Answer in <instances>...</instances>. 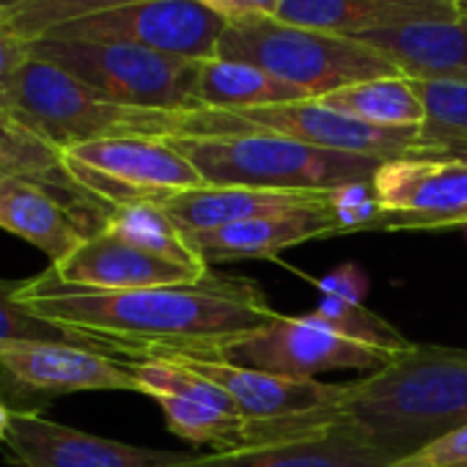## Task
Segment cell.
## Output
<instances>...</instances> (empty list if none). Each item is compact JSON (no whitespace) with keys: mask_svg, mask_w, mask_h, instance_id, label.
Wrapping results in <instances>:
<instances>
[{"mask_svg":"<svg viewBox=\"0 0 467 467\" xmlns=\"http://www.w3.org/2000/svg\"><path fill=\"white\" fill-rule=\"evenodd\" d=\"M17 303L75 344L116 360L201 355L278 314L251 278L212 270L195 284L132 292L64 286L45 270L20 286Z\"/></svg>","mask_w":467,"mask_h":467,"instance_id":"6da1fadb","label":"cell"},{"mask_svg":"<svg viewBox=\"0 0 467 467\" xmlns=\"http://www.w3.org/2000/svg\"><path fill=\"white\" fill-rule=\"evenodd\" d=\"M467 423V349L412 344L382 368L344 382L322 410L248 420L245 445L344 434L368 442L393 462Z\"/></svg>","mask_w":467,"mask_h":467,"instance_id":"7a4b0ae2","label":"cell"},{"mask_svg":"<svg viewBox=\"0 0 467 467\" xmlns=\"http://www.w3.org/2000/svg\"><path fill=\"white\" fill-rule=\"evenodd\" d=\"M168 143L182 151L209 187H256L330 192L371 182L379 157L317 149L281 135H179Z\"/></svg>","mask_w":467,"mask_h":467,"instance_id":"3957f363","label":"cell"},{"mask_svg":"<svg viewBox=\"0 0 467 467\" xmlns=\"http://www.w3.org/2000/svg\"><path fill=\"white\" fill-rule=\"evenodd\" d=\"M187 113L116 102L34 56L23 64L9 97V119L58 149L108 138H179Z\"/></svg>","mask_w":467,"mask_h":467,"instance_id":"277c9868","label":"cell"},{"mask_svg":"<svg viewBox=\"0 0 467 467\" xmlns=\"http://www.w3.org/2000/svg\"><path fill=\"white\" fill-rule=\"evenodd\" d=\"M217 58L254 64L314 99L352 83L401 75L385 53L360 39L281 23L278 17L225 23Z\"/></svg>","mask_w":467,"mask_h":467,"instance_id":"5b68a950","label":"cell"},{"mask_svg":"<svg viewBox=\"0 0 467 467\" xmlns=\"http://www.w3.org/2000/svg\"><path fill=\"white\" fill-rule=\"evenodd\" d=\"M28 56L47 61L94 91L138 108L198 110L195 78L201 61L173 58L135 45L86 39H36Z\"/></svg>","mask_w":467,"mask_h":467,"instance_id":"8992f818","label":"cell"},{"mask_svg":"<svg viewBox=\"0 0 467 467\" xmlns=\"http://www.w3.org/2000/svg\"><path fill=\"white\" fill-rule=\"evenodd\" d=\"M262 132L292 138L317 149L363 154V157H401L431 151L420 130H382L325 108L319 99L286 102L256 110H190L184 135H240Z\"/></svg>","mask_w":467,"mask_h":467,"instance_id":"52a82bcc","label":"cell"},{"mask_svg":"<svg viewBox=\"0 0 467 467\" xmlns=\"http://www.w3.org/2000/svg\"><path fill=\"white\" fill-rule=\"evenodd\" d=\"M182 355V352H179ZM399 352L371 347L358 341L330 322L319 319L314 311L300 317L275 314L262 327L243 333L225 344H217L198 358H217L237 366L281 374V377H300L317 379L325 371H377L390 363ZM162 358V355H160Z\"/></svg>","mask_w":467,"mask_h":467,"instance_id":"ba28073f","label":"cell"},{"mask_svg":"<svg viewBox=\"0 0 467 467\" xmlns=\"http://www.w3.org/2000/svg\"><path fill=\"white\" fill-rule=\"evenodd\" d=\"M75 187L113 212L130 201H165L206 187L195 165L160 138H108L61 149Z\"/></svg>","mask_w":467,"mask_h":467,"instance_id":"9c48e42d","label":"cell"},{"mask_svg":"<svg viewBox=\"0 0 467 467\" xmlns=\"http://www.w3.org/2000/svg\"><path fill=\"white\" fill-rule=\"evenodd\" d=\"M83 390L138 393V382L121 360L80 344L0 341V399L15 412H39L47 399Z\"/></svg>","mask_w":467,"mask_h":467,"instance_id":"30bf717a","label":"cell"},{"mask_svg":"<svg viewBox=\"0 0 467 467\" xmlns=\"http://www.w3.org/2000/svg\"><path fill=\"white\" fill-rule=\"evenodd\" d=\"M371 190L390 231L462 228L467 223V154L434 149L382 160Z\"/></svg>","mask_w":467,"mask_h":467,"instance_id":"8fae6325","label":"cell"},{"mask_svg":"<svg viewBox=\"0 0 467 467\" xmlns=\"http://www.w3.org/2000/svg\"><path fill=\"white\" fill-rule=\"evenodd\" d=\"M223 28L225 20L198 0H140L132 6L67 23L42 39L116 42L173 58L209 61L217 56Z\"/></svg>","mask_w":467,"mask_h":467,"instance_id":"7c38bea8","label":"cell"},{"mask_svg":"<svg viewBox=\"0 0 467 467\" xmlns=\"http://www.w3.org/2000/svg\"><path fill=\"white\" fill-rule=\"evenodd\" d=\"M121 363L132 371L138 393L160 404L165 423L176 437L192 445H209L214 451H234L245 445L248 418L214 382L171 360L146 358Z\"/></svg>","mask_w":467,"mask_h":467,"instance_id":"4fadbf2b","label":"cell"},{"mask_svg":"<svg viewBox=\"0 0 467 467\" xmlns=\"http://www.w3.org/2000/svg\"><path fill=\"white\" fill-rule=\"evenodd\" d=\"M6 448L20 467H176L190 456L97 437L42 412H15Z\"/></svg>","mask_w":467,"mask_h":467,"instance_id":"5bb4252c","label":"cell"},{"mask_svg":"<svg viewBox=\"0 0 467 467\" xmlns=\"http://www.w3.org/2000/svg\"><path fill=\"white\" fill-rule=\"evenodd\" d=\"M47 273L64 284L91 292H132L154 286L195 284L209 275V270L187 267L149 251H140L108 231H97L78 245L67 259L47 267Z\"/></svg>","mask_w":467,"mask_h":467,"instance_id":"9a60e30c","label":"cell"},{"mask_svg":"<svg viewBox=\"0 0 467 467\" xmlns=\"http://www.w3.org/2000/svg\"><path fill=\"white\" fill-rule=\"evenodd\" d=\"M157 360L179 363L203 379L214 382L220 390L231 396L248 420H278L303 412H314L327 407L341 396L344 382H322V379H300V377H281L248 366H237L217 358H198V355H162Z\"/></svg>","mask_w":467,"mask_h":467,"instance_id":"2e32d148","label":"cell"},{"mask_svg":"<svg viewBox=\"0 0 467 467\" xmlns=\"http://www.w3.org/2000/svg\"><path fill=\"white\" fill-rule=\"evenodd\" d=\"M330 198V195H327ZM338 223L330 206H311L278 214H262L243 223H231L198 234H187L192 251L212 265L243 262V259H273L281 251L297 248L303 243L338 237Z\"/></svg>","mask_w":467,"mask_h":467,"instance_id":"e0dca14e","label":"cell"},{"mask_svg":"<svg viewBox=\"0 0 467 467\" xmlns=\"http://www.w3.org/2000/svg\"><path fill=\"white\" fill-rule=\"evenodd\" d=\"M0 228L39 248L50 265L67 259L97 234L61 192L23 176L0 179Z\"/></svg>","mask_w":467,"mask_h":467,"instance_id":"ac0fdd59","label":"cell"},{"mask_svg":"<svg viewBox=\"0 0 467 467\" xmlns=\"http://www.w3.org/2000/svg\"><path fill=\"white\" fill-rule=\"evenodd\" d=\"M464 15L451 0H281L278 20L349 39Z\"/></svg>","mask_w":467,"mask_h":467,"instance_id":"d6986e66","label":"cell"},{"mask_svg":"<svg viewBox=\"0 0 467 467\" xmlns=\"http://www.w3.org/2000/svg\"><path fill=\"white\" fill-rule=\"evenodd\" d=\"M360 42L385 53L410 80L467 86V15L371 34Z\"/></svg>","mask_w":467,"mask_h":467,"instance_id":"ffe728a7","label":"cell"},{"mask_svg":"<svg viewBox=\"0 0 467 467\" xmlns=\"http://www.w3.org/2000/svg\"><path fill=\"white\" fill-rule=\"evenodd\" d=\"M330 192L256 190V187H198L160 201L184 234H198L262 214L325 206Z\"/></svg>","mask_w":467,"mask_h":467,"instance_id":"44dd1931","label":"cell"},{"mask_svg":"<svg viewBox=\"0 0 467 467\" xmlns=\"http://www.w3.org/2000/svg\"><path fill=\"white\" fill-rule=\"evenodd\" d=\"M393 459L379 448L344 434H311L284 442L243 445L187 456L176 467H388Z\"/></svg>","mask_w":467,"mask_h":467,"instance_id":"7402d4cb","label":"cell"},{"mask_svg":"<svg viewBox=\"0 0 467 467\" xmlns=\"http://www.w3.org/2000/svg\"><path fill=\"white\" fill-rule=\"evenodd\" d=\"M314 99L303 88L245 61L209 58L198 64L195 105L198 110H256L286 102Z\"/></svg>","mask_w":467,"mask_h":467,"instance_id":"603a6c76","label":"cell"},{"mask_svg":"<svg viewBox=\"0 0 467 467\" xmlns=\"http://www.w3.org/2000/svg\"><path fill=\"white\" fill-rule=\"evenodd\" d=\"M0 173H4V176L34 179L39 184L53 187L97 231L102 228L105 217L110 214V209H105L102 203H97L94 198H88L86 192H80L75 187V182L69 179V173L64 168L58 146L47 143L45 138H39L36 132L26 130L23 124L12 121L6 116H0Z\"/></svg>","mask_w":467,"mask_h":467,"instance_id":"cb8c5ba5","label":"cell"},{"mask_svg":"<svg viewBox=\"0 0 467 467\" xmlns=\"http://www.w3.org/2000/svg\"><path fill=\"white\" fill-rule=\"evenodd\" d=\"M366 289L368 281L363 270L358 265H344L319 281L322 300L314 314L330 322L336 330L371 347H382L390 352H404L407 347H412L388 319L366 308Z\"/></svg>","mask_w":467,"mask_h":467,"instance_id":"d4e9b609","label":"cell"},{"mask_svg":"<svg viewBox=\"0 0 467 467\" xmlns=\"http://www.w3.org/2000/svg\"><path fill=\"white\" fill-rule=\"evenodd\" d=\"M319 102L336 113L382 130H420L426 121L420 94L415 91V83L404 75L352 83L333 94H325Z\"/></svg>","mask_w":467,"mask_h":467,"instance_id":"484cf974","label":"cell"},{"mask_svg":"<svg viewBox=\"0 0 467 467\" xmlns=\"http://www.w3.org/2000/svg\"><path fill=\"white\" fill-rule=\"evenodd\" d=\"M102 231L154 256L209 270L206 262L192 251L187 234L176 225V220L165 212L160 201H130L113 206V212L102 223Z\"/></svg>","mask_w":467,"mask_h":467,"instance_id":"4316f807","label":"cell"},{"mask_svg":"<svg viewBox=\"0 0 467 467\" xmlns=\"http://www.w3.org/2000/svg\"><path fill=\"white\" fill-rule=\"evenodd\" d=\"M132 4H140V0H28L23 6L4 12V17L9 28L28 45L67 23L105 15L121 6H132Z\"/></svg>","mask_w":467,"mask_h":467,"instance_id":"83f0119b","label":"cell"},{"mask_svg":"<svg viewBox=\"0 0 467 467\" xmlns=\"http://www.w3.org/2000/svg\"><path fill=\"white\" fill-rule=\"evenodd\" d=\"M412 83L426 108V121L420 132L431 143V149L440 143H467V86L420 80Z\"/></svg>","mask_w":467,"mask_h":467,"instance_id":"f1b7e54d","label":"cell"},{"mask_svg":"<svg viewBox=\"0 0 467 467\" xmlns=\"http://www.w3.org/2000/svg\"><path fill=\"white\" fill-rule=\"evenodd\" d=\"M26 281H6L0 278V341L9 338H36V341H69L75 344L61 327L39 319L28 308L17 303V292Z\"/></svg>","mask_w":467,"mask_h":467,"instance_id":"f546056e","label":"cell"},{"mask_svg":"<svg viewBox=\"0 0 467 467\" xmlns=\"http://www.w3.org/2000/svg\"><path fill=\"white\" fill-rule=\"evenodd\" d=\"M327 206H330L341 234L385 225V212L371 190V182H355V184L330 190Z\"/></svg>","mask_w":467,"mask_h":467,"instance_id":"4dcf8cb0","label":"cell"},{"mask_svg":"<svg viewBox=\"0 0 467 467\" xmlns=\"http://www.w3.org/2000/svg\"><path fill=\"white\" fill-rule=\"evenodd\" d=\"M388 467H467V423Z\"/></svg>","mask_w":467,"mask_h":467,"instance_id":"1f68e13d","label":"cell"},{"mask_svg":"<svg viewBox=\"0 0 467 467\" xmlns=\"http://www.w3.org/2000/svg\"><path fill=\"white\" fill-rule=\"evenodd\" d=\"M26 61L28 45L9 28L4 12H0V113L4 116H9V97Z\"/></svg>","mask_w":467,"mask_h":467,"instance_id":"d6a6232c","label":"cell"},{"mask_svg":"<svg viewBox=\"0 0 467 467\" xmlns=\"http://www.w3.org/2000/svg\"><path fill=\"white\" fill-rule=\"evenodd\" d=\"M201 6L223 17L225 23L254 20V17H275L281 0H198Z\"/></svg>","mask_w":467,"mask_h":467,"instance_id":"836d02e7","label":"cell"},{"mask_svg":"<svg viewBox=\"0 0 467 467\" xmlns=\"http://www.w3.org/2000/svg\"><path fill=\"white\" fill-rule=\"evenodd\" d=\"M12 420H15V410L4 399H0V442H6L9 429H12Z\"/></svg>","mask_w":467,"mask_h":467,"instance_id":"e575fe53","label":"cell"},{"mask_svg":"<svg viewBox=\"0 0 467 467\" xmlns=\"http://www.w3.org/2000/svg\"><path fill=\"white\" fill-rule=\"evenodd\" d=\"M23 4H28V0H0V12H9V9L23 6Z\"/></svg>","mask_w":467,"mask_h":467,"instance_id":"d590c367","label":"cell"},{"mask_svg":"<svg viewBox=\"0 0 467 467\" xmlns=\"http://www.w3.org/2000/svg\"><path fill=\"white\" fill-rule=\"evenodd\" d=\"M451 4H456V6L467 15V0H451Z\"/></svg>","mask_w":467,"mask_h":467,"instance_id":"8d00e7d4","label":"cell"},{"mask_svg":"<svg viewBox=\"0 0 467 467\" xmlns=\"http://www.w3.org/2000/svg\"><path fill=\"white\" fill-rule=\"evenodd\" d=\"M0 179H4V173H0Z\"/></svg>","mask_w":467,"mask_h":467,"instance_id":"74e56055","label":"cell"},{"mask_svg":"<svg viewBox=\"0 0 467 467\" xmlns=\"http://www.w3.org/2000/svg\"><path fill=\"white\" fill-rule=\"evenodd\" d=\"M0 116H4V113H0ZM6 119H9V116H6Z\"/></svg>","mask_w":467,"mask_h":467,"instance_id":"f35d334b","label":"cell"},{"mask_svg":"<svg viewBox=\"0 0 467 467\" xmlns=\"http://www.w3.org/2000/svg\"><path fill=\"white\" fill-rule=\"evenodd\" d=\"M464 231H467V225H464Z\"/></svg>","mask_w":467,"mask_h":467,"instance_id":"ab89813d","label":"cell"},{"mask_svg":"<svg viewBox=\"0 0 467 467\" xmlns=\"http://www.w3.org/2000/svg\"><path fill=\"white\" fill-rule=\"evenodd\" d=\"M464 225H467V223H464ZM464 225H462V228H464Z\"/></svg>","mask_w":467,"mask_h":467,"instance_id":"60d3db41","label":"cell"}]
</instances>
